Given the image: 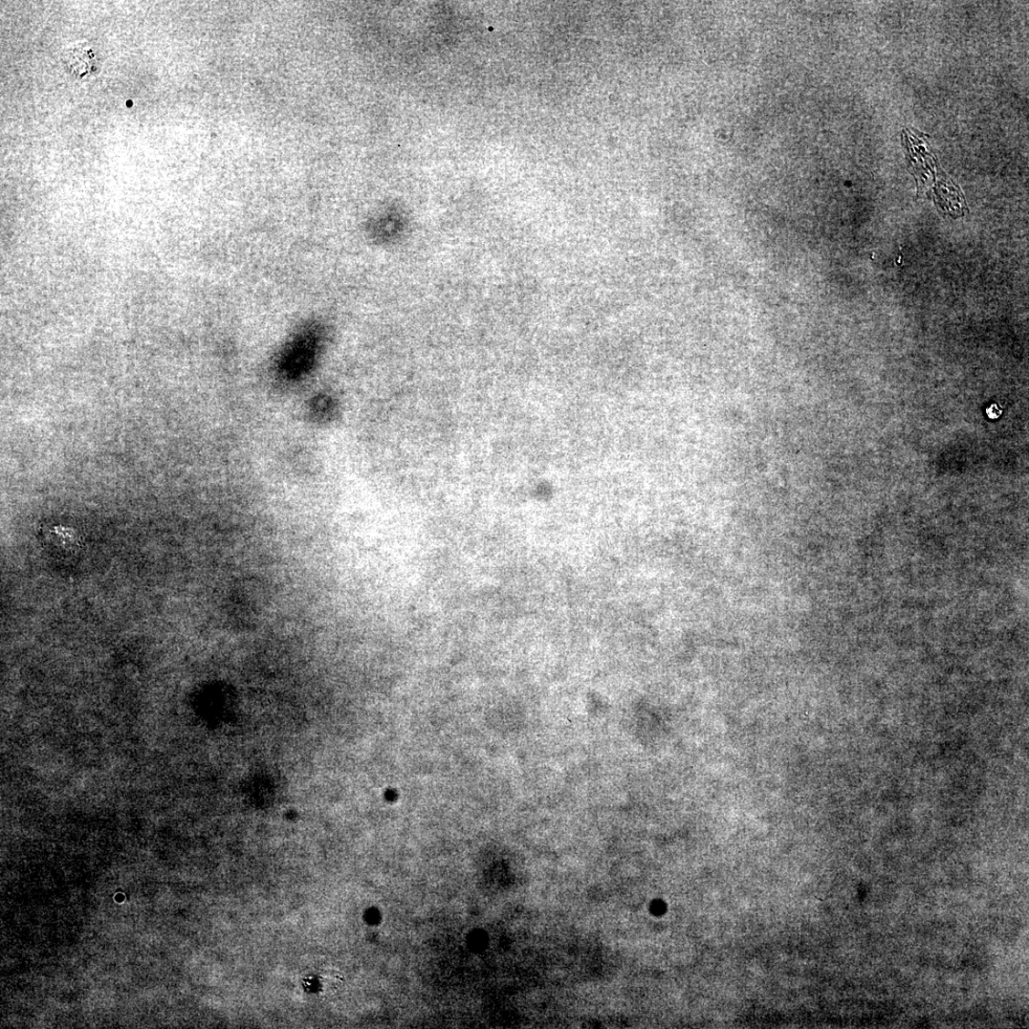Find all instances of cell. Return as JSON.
Instances as JSON below:
<instances>
[{"label":"cell","mask_w":1029,"mask_h":1029,"mask_svg":"<svg viewBox=\"0 0 1029 1029\" xmlns=\"http://www.w3.org/2000/svg\"><path fill=\"white\" fill-rule=\"evenodd\" d=\"M321 327L309 322L283 347L277 362L279 375L288 381H298L314 368L321 347Z\"/></svg>","instance_id":"6da1fadb"},{"label":"cell","mask_w":1029,"mask_h":1029,"mask_svg":"<svg viewBox=\"0 0 1029 1029\" xmlns=\"http://www.w3.org/2000/svg\"><path fill=\"white\" fill-rule=\"evenodd\" d=\"M63 68L75 79H84L98 69L94 50L87 42H78L64 49L61 55Z\"/></svg>","instance_id":"7a4b0ae2"},{"label":"cell","mask_w":1029,"mask_h":1029,"mask_svg":"<svg viewBox=\"0 0 1029 1029\" xmlns=\"http://www.w3.org/2000/svg\"><path fill=\"white\" fill-rule=\"evenodd\" d=\"M987 413L991 419H997L1002 414V409L997 404H993L988 409Z\"/></svg>","instance_id":"3957f363"}]
</instances>
